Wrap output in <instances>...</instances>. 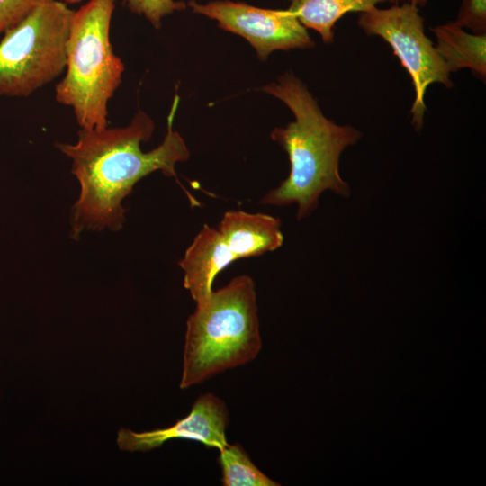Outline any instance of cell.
Returning a JSON list of instances; mask_svg holds the SVG:
<instances>
[{"label":"cell","instance_id":"9c48e42d","mask_svg":"<svg viewBox=\"0 0 486 486\" xmlns=\"http://www.w3.org/2000/svg\"><path fill=\"white\" fill-rule=\"evenodd\" d=\"M234 261L218 230L204 224L178 262L184 272V287L195 303L212 293L218 274Z\"/></svg>","mask_w":486,"mask_h":486},{"label":"cell","instance_id":"7a4b0ae2","mask_svg":"<svg viewBox=\"0 0 486 486\" xmlns=\"http://www.w3.org/2000/svg\"><path fill=\"white\" fill-rule=\"evenodd\" d=\"M264 91L283 101L294 120L271 132V139L288 155L290 173L260 202L274 206L296 203L300 220L319 206V197L326 190L348 197L350 188L339 174V158L346 148L360 140L361 132L325 117L306 86L290 73L266 85Z\"/></svg>","mask_w":486,"mask_h":486},{"label":"cell","instance_id":"7c38bea8","mask_svg":"<svg viewBox=\"0 0 486 486\" xmlns=\"http://www.w3.org/2000/svg\"><path fill=\"white\" fill-rule=\"evenodd\" d=\"M289 10L307 29L316 31L325 43L334 39L336 22L346 14L364 13L386 0H289Z\"/></svg>","mask_w":486,"mask_h":486},{"label":"cell","instance_id":"3957f363","mask_svg":"<svg viewBox=\"0 0 486 486\" xmlns=\"http://www.w3.org/2000/svg\"><path fill=\"white\" fill-rule=\"evenodd\" d=\"M257 311L255 283L246 274L197 302L186 322L180 388L254 360L262 347Z\"/></svg>","mask_w":486,"mask_h":486},{"label":"cell","instance_id":"5b68a950","mask_svg":"<svg viewBox=\"0 0 486 486\" xmlns=\"http://www.w3.org/2000/svg\"><path fill=\"white\" fill-rule=\"evenodd\" d=\"M74 12L62 1L47 0L4 32L0 95L27 97L65 71Z\"/></svg>","mask_w":486,"mask_h":486},{"label":"cell","instance_id":"e0dca14e","mask_svg":"<svg viewBox=\"0 0 486 486\" xmlns=\"http://www.w3.org/2000/svg\"><path fill=\"white\" fill-rule=\"evenodd\" d=\"M386 1L398 4L400 0H386ZM405 1L406 3H410L417 6H424L428 0H405Z\"/></svg>","mask_w":486,"mask_h":486},{"label":"cell","instance_id":"8992f818","mask_svg":"<svg viewBox=\"0 0 486 486\" xmlns=\"http://www.w3.org/2000/svg\"><path fill=\"white\" fill-rule=\"evenodd\" d=\"M358 25L367 35L382 38L410 76L416 94L410 109L411 123L419 130L424 122L428 86L439 83L452 87L453 83L450 72L425 33L418 6L406 2L386 9L375 6L360 14Z\"/></svg>","mask_w":486,"mask_h":486},{"label":"cell","instance_id":"5bb4252c","mask_svg":"<svg viewBox=\"0 0 486 486\" xmlns=\"http://www.w3.org/2000/svg\"><path fill=\"white\" fill-rule=\"evenodd\" d=\"M123 2L132 13L143 15L157 29L160 28L162 18L186 7L184 2L175 0H123Z\"/></svg>","mask_w":486,"mask_h":486},{"label":"cell","instance_id":"4fadbf2b","mask_svg":"<svg viewBox=\"0 0 486 486\" xmlns=\"http://www.w3.org/2000/svg\"><path fill=\"white\" fill-rule=\"evenodd\" d=\"M218 464L223 486H278L279 483L265 474L238 443L227 444L219 450Z\"/></svg>","mask_w":486,"mask_h":486},{"label":"cell","instance_id":"6da1fadb","mask_svg":"<svg viewBox=\"0 0 486 486\" xmlns=\"http://www.w3.org/2000/svg\"><path fill=\"white\" fill-rule=\"evenodd\" d=\"M178 101L176 96L163 142L150 151L144 152L140 145L150 140L155 124L142 111L126 127L81 129L76 144H56L72 159L71 172L80 185L70 215L73 238L86 230H120L126 220L122 202L140 180L155 171L176 177V164L190 156L184 139L172 127Z\"/></svg>","mask_w":486,"mask_h":486},{"label":"cell","instance_id":"ac0fdd59","mask_svg":"<svg viewBox=\"0 0 486 486\" xmlns=\"http://www.w3.org/2000/svg\"><path fill=\"white\" fill-rule=\"evenodd\" d=\"M61 1L64 2L65 4H76V3L81 2L82 0H61Z\"/></svg>","mask_w":486,"mask_h":486},{"label":"cell","instance_id":"9a60e30c","mask_svg":"<svg viewBox=\"0 0 486 486\" xmlns=\"http://www.w3.org/2000/svg\"><path fill=\"white\" fill-rule=\"evenodd\" d=\"M454 22L474 34H486V0H462Z\"/></svg>","mask_w":486,"mask_h":486},{"label":"cell","instance_id":"277c9868","mask_svg":"<svg viewBox=\"0 0 486 486\" xmlns=\"http://www.w3.org/2000/svg\"><path fill=\"white\" fill-rule=\"evenodd\" d=\"M115 0H90L74 12L66 45V73L55 86L58 103L72 108L81 129L107 128V105L124 65L110 42Z\"/></svg>","mask_w":486,"mask_h":486},{"label":"cell","instance_id":"52a82bcc","mask_svg":"<svg viewBox=\"0 0 486 486\" xmlns=\"http://www.w3.org/2000/svg\"><path fill=\"white\" fill-rule=\"evenodd\" d=\"M193 12L217 21L221 29L246 39L260 60L277 50L310 49L314 42L307 29L288 10L252 6L229 0L198 4L190 1Z\"/></svg>","mask_w":486,"mask_h":486},{"label":"cell","instance_id":"2e32d148","mask_svg":"<svg viewBox=\"0 0 486 486\" xmlns=\"http://www.w3.org/2000/svg\"><path fill=\"white\" fill-rule=\"evenodd\" d=\"M47 0H0V34L15 26Z\"/></svg>","mask_w":486,"mask_h":486},{"label":"cell","instance_id":"30bf717a","mask_svg":"<svg viewBox=\"0 0 486 486\" xmlns=\"http://www.w3.org/2000/svg\"><path fill=\"white\" fill-rule=\"evenodd\" d=\"M217 230L236 260L274 251L284 242L280 219L264 213L227 212Z\"/></svg>","mask_w":486,"mask_h":486},{"label":"cell","instance_id":"8fae6325","mask_svg":"<svg viewBox=\"0 0 486 486\" xmlns=\"http://www.w3.org/2000/svg\"><path fill=\"white\" fill-rule=\"evenodd\" d=\"M436 38V50L448 71L470 68L485 81L486 34L467 32L454 22L431 29Z\"/></svg>","mask_w":486,"mask_h":486},{"label":"cell","instance_id":"ba28073f","mask_svg":"<svg viewBox=\"0 0 486 486\" xmlns=\"http://www.w3.org/2000/svg\"><path fill=\"white\" fill-rule=\"evenodd\" d=\"M230 412L226 403L217 395L207 392L194 402L187 416L171 427L144 432L121 428L117 444L120 449L150 451L171 439H189L201 442L208 448L220 450L227 444L226 429Z\"/></svg>","mask_w":486,"mask_h":486}]
</instances>
